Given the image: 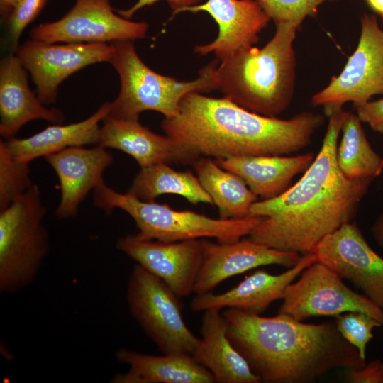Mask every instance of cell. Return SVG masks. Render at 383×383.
<instances>
[{"label": "cell", "instance_id": "cell-12", "mask_svg": "<svg viewBox=\"0 0 383 383\" xmlns=\"http://www.w3.org/2000/svg\"><path fill=\"white\" fill-rule=\"evenodd\" d=\"M113 47L105 43H48L30 40L18 45L16 55L30 72L43 104L54 103L60 84L79 70L109 62Z\"/></svg>", "mask_w": 383, "mask_h": 383}, {"label": "cell", "instance_id": "cell-28", "mask_svg": "<svg viewBox=\"0 0 383 383\" xmlns=\"http://www.w3.org/2000/svg\"><path fill=\"white\" fill-rule=\"evenodd\" d=\"M28 165L15 160L4 141H0V211L34 184Z\"/></svg>", "mask_w": 383, "mask_h": 383}, {"label": "cell", "instance_id": "cell-29", "mask_svg": "<svg viewBox=\"0 0 383 383\" xmlns=\"http://www.w3.org/2000/svg\"><path fill=\"white\" fill-rule=\"evenodd\" d=\"M335 318L334 322L342 336L366 359L367 345L374 336L372 331L382 327L381 324L372 316L359 311L345 312Z\"/></svg>", "mask_w": 383, "mask_h": 383}, {"label": "cell", "instance_id": "cell-6", "mask_svg": "<svg viewBox=\"0 0 383 383\" xmlns=\"http://www.w3.org/2000/svg\"><path fill=\"white\" fill-rule=\"evenodd\" d=\"M94 204L110 214L115 209L127 213L135 221L136 234L145 240L177 242L203 238L231 243L248 236L262 221V216L240 219L213 218L192 211H178L155 201H146L127 193H120L105 182L94 190Z\"/></svg>", "mask_w": 383, "mask_h": 383}, {"label": "cell", "instance_id": "cell-8", "mask_svg": "<svg viewBox=\"0 0 383 383\" xmlns=\"http://www.w3.org/2000/svg\"><path fill=\"white\" fill-rule=\"evenodd\" d=\"M126 297L131 316L163 354L194 355L200 338L184 321L179 297L162 279L135 264Z\"/></svg>", "mask_w": 383, "mask_h": 383}, {"label": "cell", "instance_id": "cell-22", "mask_svg": "<svg viewBox=\"0 0 383 383\" xmlns=\"http://www.w3.org/2000/svg\"><path fill=\"white\" fill-rule=\"evenodd\" d=\"M116 360L128 366L127 372L116 374L112 383H213L212 374L192 355H153L128 348L116 352Z\"/></svg>", "mask_w": 383, "mask_h": 383}, {"label": "cell", "instance_id": "cell-31", "mask_svg": "<svg viewBox=\"0 0 383 383\" xmlns=\"http://www.w3.org/2000/svg\"><path fill=\"white\" fill-rule=\"evenodd\" d=\"M48 1L18 0L12 9L7 22L9 40L14 52L23 30L38 16Z\"/></svg>", "mask_w": 383, "mask_h": 383}, {"label": "cell", "instance_id": "cell-17", "mask_svg": "<svg viewBox=\"0 0 383 383\" xmlns=\"http://www.w3.org/2000/svg\"><path fill=\"white\" fill-rule=\"evenodd\" d=\"M45 159L60 184V199L55 212L60 220L77 216L88 194L104 182V172L113 161V155L100 145L70 147Z\"/></svg>", "mask_w": 383, "mask_h": 383}, {"label": "cell", "instance_id": "cell-23", "mask_svg": "<svg viewBox=\"0 0 383 383\" xmlns=\"http://www.w3.org/2000/svg\"><path fill=\"white\" fill-rule=\"evenodd\" d=\"M312 152L295 156L260 155L215 160L224 170L240 177L262 199L274 198L290 186L293 178L304 172L314 160Z\"/></svg>", "mask_w": 383, "mask_h": 383}, {"label": "cell", "instance_id": "cell-1", "mask_svg": "<svg viewBox=\"0 0 383 383\" xmlns=\"http://www.w3.org/2000/svg\"><path fill=\"white\" fill-rule=\"evenodd\" d=\"M348 111L332 110L321 148L301 178L280 195L257 201L249 216L262 221L248 238L271 248L313 252L327 235L350 223L374 179H350L336 160L338 140Z\"/></svg>", "mask_w": 383, "mask_h": 383}, {"label": "cell", "instance_id": "cell-4", "mask_svg": "<svg viewBox=\"0 0 383 383\" xmlns=\"http://www.w3.org/2000/svg\"><path fill=\"white\" fill-rule=\"evenodd\" d=\"M272 38L262 48L251 46L220 61L217 89L254 113L276 117L291 104L294 93L296 57L293 42L299 28L275 24Z\"/></svg>", "mask_w": 383, "mask_h": 383}, {"label": "cell", "instance_id": "cell-33", "mask_svg": "<svg viewBox=\"0 0 383 383\" xmlns=\"http://www.w3.org/2000/svg\"><path fill=\"white\" fill-rule=\"evenodd\" d=\"M354 105L361 122L367 123L372 131L383 133V98Z\"/></svg>", "mask_w": 383, "mask_h": 383}, {"label": "cell", "instance_id": "cell-9", "mask_svg": "<svg viewBox=\"0 0 383 383\" xmlns=\"http://www.w3.org/2000/svg\"><path fill=\"white\" fill-rule=\"evenodd\" d=\"M282 300L279 313L296 321L359 311L375 318L383 327V310L365 295L349 288L334 271L318 261L287 286Z\"/></svg>", "mask_w": 383, "mask_h": 383}, {"label": "cell", "instance_id": "cell-20", "mask_svg": "<svg viewBox=\"0 0 383 383\" xmlns=\"http://www.w3.org/2000/svg\"><path fill=\"white\" fill-rule=\"evenodd\" d=\"M16 55H9L0 63V134L8 139L27 123L37 119L55 124L64 121L57 109L45 107L30 90L28 72Z\"/></svg>", "mask_w": 383, "mask_h": 383}, {"label": "cell", "instance_id": "cell-35", "mask_svg": "<svg viewBox=\"0 0 383 383\" xmlns=\"http://www.w3.org/2000/svg\"><path fill=\"white\" fill-rule=\"evenodd\" d=\"M371 233L377 244L383 248V212L372 224Z\"/></svg>", "mask_w": 383, "mask_h": 383}, {"label": "cell", "instance_id": "cell-18", "mask_svg": "<svg viewBox=\"0 0 383 383\" xmlns=\"http://www.w3.org/2000/svg\"><path fill=\"white\" fill-rule=\"evenodd\" d=\"M98 145L129 155L140 168L160 163L192 165L200 157L170 137L153 133L139 120L122 119L109 114L102 121Z\"/></svg>", "mask_w": 383, "mask_h": 383}, {"label": "cell", "instance_id": "cell-27", "mask_svg": "<svg viewBox=\"0 0 383 383\" xmlns=\"http://www.w3.org/2000/svg\"><path fill=\"white\" fill-rule=\"evenodd\" d=\"M341 131L336 160L343 174L350 179L379 176L383 159L372 149L358 116L348 112Z\"/></svg>", "mask_w": 383, "mask_h": 383}, {"label": "cell", "instance_id": "cell-16", "mask_svg": "<svg viewBox=\"0 0 383 383\" xmlns=\"http://www.w3.org/2000/svg\"><path fill=\"white\" fill-rule=\"evenodd\" d=\"M187 11L206 12L216 22V38L196 45L194 52L200 55L213 53L219 62L257 43L259 33L271 20L256 0H207L183 12Z\"/></svg>", "mask_w": 383, "mask_h": 383}, {"label": "cell", "instance_id": "cell-34", "mask_svg": "<svg viewBox=\"0 0 383 383\" xmlns=\"http://www.w3.org/2000/svg\"><path fill=\"white\" fill-rule=\"evenodd\" d=\"M160 0H137L135 4L131 7L126 9H116L118 14L122 17L131 19L134 14L140 9L151 6ZM170 9L172 10V18L176 15L182 13L187 8L198 5L202 0H166Z\"/></svg>", "mask_w": 383, "mask_h": 383}, {"label": "cell", "instance_id": "cell-21", "mask_svg": "<svg viewBox=\"0 0 383 383\" xmlns=\"http://www.w3.org/2000/svg\"><path fill=\"white\" fill-rule=\"evenodd\" d=\"M228 323L219 310L208 309L201 318V338L193 355L217 383H260L245 358L227 336Z\"/></svg>", "mask_w": 383, "mask_h": 383}, {"label": "cell", "instance_id": "cell-15", "mask_svg": "<svg viewBox=\"0 0 383 383\" xmlns=\"http://www.w3.org/2000/svg\"><path fill=\"white\" fill-rule=\"evenodd\" d=\"M204 256L194 288L196 294L211 292L224 280L250 270L269 265L290 268L300 253L269 248L250 240L213 243L202 240Z\"/></svg>", "mask_w": 383, "mask_h": 383}, {"label": "cell", "instance_id": "cell-3", "mask_svg": "<svg viewBox=\"0 0 383 383\" xmlns=\"http://www.w3.org/2000/svg\"><path fill=\"white\" fill-rule=\"evenodd\" d=\"M324 121L321 114L306 111L286 120L265 116L227 97L194 91L182 98L178 116L162 119L161 128L200 157L223 160L299 152L310 144Z\"/></svg>", "mask_w": 383, "mask_h": 383}, {"label": "cell", "instance_id": "cell-13", "mask_svg": "<svg viewBox=\"0 0 383 383\" xmlns=\"http://www.w3.org/2000/svg\"><path fill=\"white\" fill-rule=\"evenodd\" d=\"M317 261L360 289L383 310V258L368 245L355 223L343 225L316 245Z\"/></svg>", "mask_w": 383, "mask_h": 383}, {"label": "cell", "instance_id": "cell-11", "mask_svg": "<svg viewBox=\"0 0 383 383\" xmlns=\"http://www.w3.org/2000/svg\"><path fill=\"white\" fill-rule=\"evenodd\" d=\"M148 24L116 14L109 0H75L61 18L34 27L31 39L48 43H105L146 36Z\"/></svg>", "mask_w": 383, "mask_h": 383}, {"label": "cell", "instance_id": "cell-37", "mask_svg": "<svg viewBox=\"0 0 383 383\" xmlns=\"http://www.w3.org/2000/svg\"><path fill=\"white\" fill-rule=\"evenodd\" d=\"M369 7L383 17V0H365Z\"/></svg>", "mask_w": 383, "mask_h": 383}, {"label": "cell", "instance_id": "cell-26", "mask_svg": "<svg viewBox=\"0 0 383 383\" xmlns=\"http://www.w3.org/2000/svg\"><path fill=\"white\" fill-rule=\"evenodd\" d=\"M128 192L146 201H155L162 194H172L179 195L193 204L213 205L196 175L191 171H177L167 163L140 168Z\"/></svg>", "mask_w": 383, "mask_h": 383}, {"label": "cell", "instance_id": "cell-2", "mask_svg": "<svg viewBox=\"0 0 383 383\" xmlns=\"http://www.w3.org/2000/svg\"><path fill=\"white\" fill-rule=\"evenodd\" d=\"M222 314L228 339L261 382L311 383L331 370L366 363L334 321L306 323L282 313L264 317L235 309Z\"/></svg>", "mask_w": 383, "mask_h": 383}, {"label": "cell", "instance_id": "cell-7", "mask_svg": "<svg viewBox=\"0 0 383 383\" xmlns=\"http://www.w3.org/2000/svg\"><path fill=\"white\" fill-rule=\"evenodd\" d=\"M46 208L33 184L0 211V292L16 294L37 277L48 254Z\"/></svg>", "mask_w": 383, "mask_h": 383}, {"label": "cell", "instance_id": "cell-32", "mask_svg": "<svg viewBox=\"0 0 383 383\" xmlns=\"http://www.w3.org/2000/svg\"><path fill=\"white\" fill-rule=\"evenodd\" d=\"M345 379L351 383H383V362L374 360L362 367L347 369Z\"/></svg>", "mask_w": 383, "mask_h": 383}, {"label": "cell", "instance_id": "cell-30", "mask_svg": "<svg viewBox=\"0 0 383 383\" xmlns=\"http://www.w3.org/2000/svg\"><path fill=\"white\" fill-rule=\"evenodd\" d=\"M274 24L290 23L299 27L320 5L328 0H256Z\"/></svg>", "mask_w": 383, "mask_h": 383}, {"label": "cell", "instance_id": "cell-14", "mask_svg": "<svg viewBox=\"0 0 383 383\" xmlns=\"http://www.w3.org/2000/svg\"><path fill=\"white\" fill-rule=\"evenodd\" d=\"M116 248L162 279L179 298L194 292L204 256L202 240L162 242L127 235L117 240Z\"/></svg>", "mask_w": 383, "mask_h": 383}, {"label": "cell", "instance_id": "cell-24", "mask_svg": "<svg viewBox=\"0 0 383 383\" xmlns=\"http://www.w3.org/2000/svg\"><path fill=\"white\" fill-rule=\"evenodd\" d=\"M111 109V102L106 101L94 113L82 121L48 126L28 138L13 137L4 141L15 160L27 164L67 148L98 145L99 123L109 114Z\"/></svg>", "mask_w": 383, "mask_h": 383}, {"label": "cell", "instance_id": "cell-5", "mask_svg": "<svg viewBox=\"0 0 383 383\" xmlns=\"http://www.w3.org/2000/svg\"><path fill=\"white\" fill-rule=\"evenodd\" d=\"M111 45L113 52L109 62L118 72L121 83L119 94L111 102V116L139 120L141 113L153 111L172 118L179 113L180 102L186 94L217 89V59L202 67L195 79L178 81L148 67L132 41H115Z\"/></svg>", "mask_w": 383, "mask_h": 383}, {"label": "cell", "instance_id": "cell-10", "mask_svg": "<svg viewBox=\"0 0 383 383\" xmlns=\"http://www.w3.org/2000/svg\"><path fill=\"white\" fill-rule=\"evenodd\" d=\"M377 94H383V30L374 14L365 13L355 50L340 74L313 96L311 104L323 106L327 115L345 103L362 104Z\"/></svg>", "mask_w": 383, "mask_h": 383}, {"label": "cell", "instance_id": "cell-36", "mask_svg": "<svg viewBox=\"0 0 383 383\" xmlns=\"http://www.w3.org/2000/svg\"><path fill=\"white\" fill-rule=\"evenodd\" d=\"M18 0H0L1 13L4 19H7L12 9Z\"/></svg>", "mask_w": 383, "mask_h": 383}, {"label": "cell", "instance_id": "cell-25", "mask_svg": "<svg viewBox=\"0 0 383 383\" xmlns=\"http://www.w3.org/2000/svg\"><path fill=\"white\" fill-rule=\"evenodd\" d=\"M192 166L204 189L223 219L249 216L251 206L258 196L238 174L224 170L209 157L201 156Z\"/></svg>", "mask_w": 383, "mask_h": 383}, {"label": "cell", "instance_id": "cell-19", "mask_svg": "<svg viewBox=\"0 0 383 383\" xmlns=\"http://www.w3.org/2000/svg\"><path fill=\"white\" fill-rule=\"evenodd\" d=\"M316 261L315 254L309 252L282 274L274 275L265 270H257L224 293L196 294L190 303V308L194 311L235 309L260 315L272 303L282 299L287 286Z\"/></svg>", "mask_w": 383, "mask_h": 383}]
</instances>
